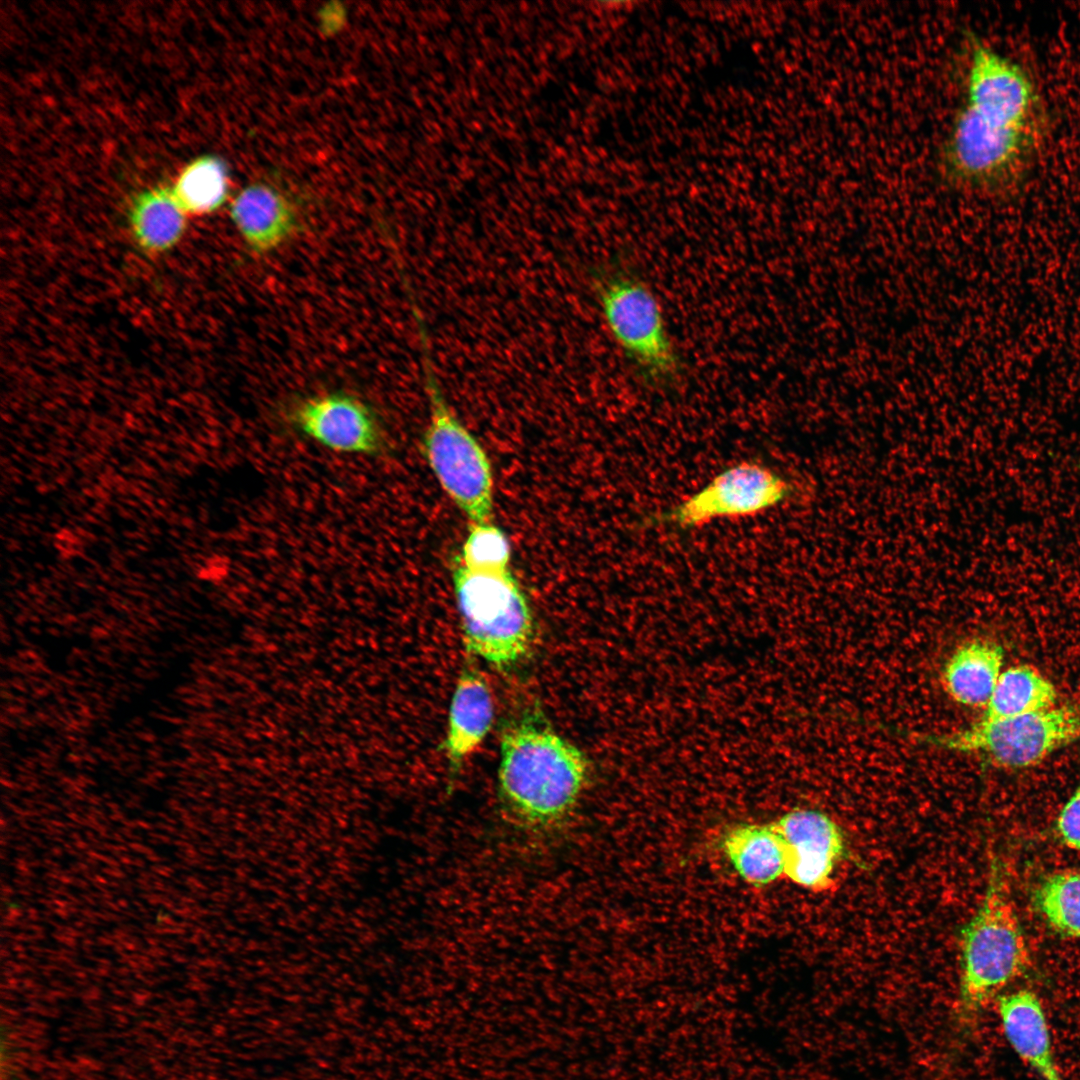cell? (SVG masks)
Masks as SVG:
<instances>
[{
    "mask_svg": "<svg viewBox=\"0 0 1080 1080\" xmlns=\"http://www.w3.org/2000/svg\"><path fill=\"white\" fill-rule=\"evenodd\" d=\"M588 773L585 754L535 715L502 732L498 796L522 829L548 833L560 828L578 802Z\"/></svg>",
    "mask_w": 1080,
    "mask_h": 1080,
    "instance_id": "1",
    "label": "cell"
},
{
    "mask_svg": "<svg viewBox=\"0 0 1080 1080\" xmlns=\"http://www.w3.org/2000/svg\"><path fill=\"white\" fill-rule=\"evenodd\" d=\"M1026 940L1001 870L992 865L985 896L960 933L955 1019L968 1033L989 1001L1029 967Z\"/></svg>",
    "mask_w": 1080,
    "mask_h": 1080,
    "instance_id": "2",
    "label": "cell"
},
{
    "mask_svg": "<svg viewBox=\"0 0 1080 1080\" xmlns=\"http://www.w3.org/2000/svg\"><path fill=\"white\" fill-rule=\"evenodd\" d=\"M594 289L608 331L641 383L653 389L677 384L682 362L646 281L628 268L613 267L598 272Z\"/></svg>",
    "mask_w": 1080,
    "mask_h": 1080,
    "instance_id": "3",
    "label": "cell"
},
{
    "mask_svg": "<svg viewBox=\"0 0 1080 1080\" xmlns=\"http://www.w3.org/2000/svg\"><path fill=\"white\" fill-rule=\"evenodd\" d=\"M452 583L466 650L499 671L519 664L531 650L534 619L510 570L479 573L458 565Z\"/></svg>",
    "mask_w": 1080,
    "mask_h": 1080,
    "instance_id": "4",
    "label": "cell"
},
{
    "mask_svg": "<svg viewBox=\"0 0 1080 1080\" xmlns=\"http://www.w3.org/2000/svg\"><path fill=\"white\" fill-rule=\"evenodd\" d=\"M421 345L430 415L422 451L440 486L471 523L490 521L493 476L489 459L446 401L430 361L426 335Z\"/></svg>",
    "mask_w": 1080,
    "mask_h": 1080,
    "instance_id": "5",
    "label": "cell"
},
{
    "mask_svg": "<svg viewBox=\"0 0 1080 1080\" xmlns=\"http://www.w3.org/2000/svg\"><path fill=\"white\" fill-rule=\"evenodd\" d=\"M1079 736L1080 707L1064 705L1012 718H980L931 742L951 751L981 754L997 767L1020 769L1040 763Z\"/></svg>",
    "mask_w": 1080,
    "mask_h": 1080,
    "instance_id": "6",
    "label": "cell"
},
{
    "mask_svg": "<svg viewBox=\"0 0 1080 1080\" xmlns=\"http://www.w3.org/2000/svg\"><path fill=\"white\" fill-rule=\"evenodd\" d=\"M1035 128L985 115L964 104L945 141V175L956 184L992 186L1014 177L1028 160Z\"/></svg>",
    "mask_w": 1080,
    "mask_h": 1080,
    "instance_id": "7",
    "label": "cell"
},
{
    "mask_svg": "<svg viewBox=\"0 0 1080 1080\" xmlns=\"http://www.w3.org/2000/svg\"><path fill=\"white\" fill-rule=\"evenodd\" d=\"M793 490L773 469L743 461L722 470L677 504L648 516L644 525L691 529L716 519L750 517L782 504Z\"/></svg>",
    "mask_w": 1080,
    "mask_h": 1080,
    "instance_id": "8",
    "label": "cell"
},
{
    "mask_svg": "<svg viewBox=\"0 0 1080 1080\" xmlns=\"http://www.w3.org/2000/svg\"><path fill=\"white\" fill-rule=\"evenodd\" d=\"M287 418L297 432L334 452L376 457L388 448L375 411L352 394L307 397L290 408Z\"/></svg>",
    "mask_w": 1080,
    "mask_h": 1080,
    "instance_id": "9",
    "label": "cell"
},
{
    "mask_svg": "<svg viewBox=\"0 0 1080 1080\" xmlns=\"http://www.w3.org/2000/svg\"><path fill=\"white\" fill-rule=\"evenodd\" d=\"M785 844V877L814 891L831 889L835 869L845 855L842 829L825 812L797 809L772 822Z\"/></svg>",
    "mask_w": 1080,
    "mask_h": 1080,
    "instance_id": "10",
    "label": "cell"
},
{
    "mask_svg": "<svg viewBox=\"0 0 1080 1080\" xmlns=\"http://www.w3.org/2000/svg\"><path fill=\"white\" fill-rule=\"evenodd\" d=\"M969 48L965 103L1035 122L1037 94L1028 74L975 36L969 38Z\"/></svg>",
    "mask_w": 1080,
    "mask_h": 1080,
    "instance_id": "11",
    "label": "cell"
},
{
    "mask_svg": "<svg viewBox=\"0 0 1080 1080\" xmlns=\"http://www.w3.org/2000/svg\"><path fill=\"white\" fill-rule=\"evenodd\" d=\"M494 701L485 677L466 665L461 670L449 705L443 750L451 771L484 741L494 721Z\"/></svg>",
    "mask_w": 1080,
    "mask_h": 1080,
    "instance_id": "12",
    "label": "cell"
},
{
    "mask_svg": "<svg viewBox=\"0 0 1080 1080\" xmlns=\"http://www.w3.org/2000/svg\"><path fill=\"white\" fill-rule=\"evenodd\" d=\"M230 216L248 249L255 255L279 248L296 228L291 201L275 187L250 184L233 199Z\"/></svg>",
    "mask_w": 1080,
    "mask_h": 1080,
    "instance_id": "13",
    "label": "cell"
},
{
    "mask_svg": "<svg viewBox=\"0 0 1080 1080\" xmlns=\"http://www.w3.org/2000/svg\"><path fill=\"white\" fill-rule=\"evenodd\" d=\"M1003 1033L1016 1054L1042 1080H1062L1057 1068L1049 1026L1037 995L1027 989L998 996Z\"/></svg>",
    "mask_w": 1080,
    "mask_h": 1080,
    "instance_id": "14",
    "label": "cell"
},
{
    "mask_svg": "<svg viewBox=\"0 0 1080 1080\" xmlns=\"http://www.w3.org/2000/svg\"><path fill=\"white\" fill-rule=\"evenodd\" d=\"M1004 653L1000 645L983 639L961 644L946 661L941 682L958 704L985 708L1001 675Z\"/></svg>",
    "mask_w": 1080,
    "mask_h": 1080,
    "instance_id": "15",
    "label": "cell"
},
{
    "mask_svg": "<svg viewBox=\"0 0 1080 1080\" xmlns=\"http://www.w3.org/2000/svg\"><path fill=\"white\" fill-rule=\"evenodd\" d=\"M722 848L737 874L752 886L764 887L785 875V844L772 822L730 828Z\"/></svg>",
    "mask_w": 1080,
    "mask_h": 1080,
    "instance_id": "16",
    "label": "cell"
},
{
    "mask_svg": "<svg viewBox=\"0 0 1080 1080\" xmlns=\"http://www.w3.org/2000/svg\"><path fill=\"white\" fill-rule=\"evenodd\" d=\"M187 213L171 187L145 189L130 202L128 222L137 246L145 253L159 255L173 249L186 230Z\"/></svg>",
    "mask_w": 1080,
    "mask_h": 1080,
    "instance_id": "17",
    "label": "cell"
},
{
    "mask_svg": "<svg viewBox=\"0 0 1080 1080\" xmlns=\"http://www.w3.org/2000/svg\"><path fill=\"white\" fill-rule=\"evenodd\" d=\"M1054 685L1037 669L1018 665L1003 671L982 719L1012 718L1054 707Z\"/></svg>",
    "mask_w": 1080,
    "mask_h": 1080,
    "instance_id": "18",
    "label": "cell"
},
{
    "mask_svg": "<svg viewBox=\"0 0 1080 1080\" xmlns=\"http://www.w3.org/2000/svg\"><path fill=\"white\" fill-rule=\"evenodd\" d=\"M171 189L187 214H210L227 200V167L216 156H200L185 166Z\"/></svg>",
    "mask_w": 1080,
    "mask_h": 1080,
    "instance_id": "19",
    "label": "cell"
},
{
    "mask_svg": "<svg viewBox=\"0 0 1080 1080\" xmlns=\"http://www.w3.org/2000/svg\"><path fill=\"white\" fill-rule=\"evenodd\" d=\"M1033 901L1051 928L1080 939V871L1048 874L1036 885Z\"/></svg>",
    "mask_w": 1080,
    "mask_h": 1080,
    "instance_id": "20",
    "label": "cell"
},
{
    "mask_svg": "<svg viewBox=\"0 0 1080 1080\" xmlns=\"http://www.w3.org/2000/svg\"><path fill=\"white\" fill-rule=\"evenodd\" d=\"M510 543L504 532L490 521L471 523L462 548V566L472 572L509 571Z\"/></svg>",
    "mask_w": 1080,
    "mask_h": 1080,
    "instance_id": "21",
    "label": "cell"
},
{
    "mask_svg": "<svg viewBox=\"0 0 1080 1080\" xmlns=\"http://www.w3.org/2000/svg\"><path fill=\"white\" fill-rule=\"evenodd\" d=\"M1055 832L1063 845L1080 850V786L1058 814Z\"/></svg>",
    "mask_w": 1080,
    "mask_h": 1080,
    "instance_id": "22",
    "label": "cell"
}]
</instances>
